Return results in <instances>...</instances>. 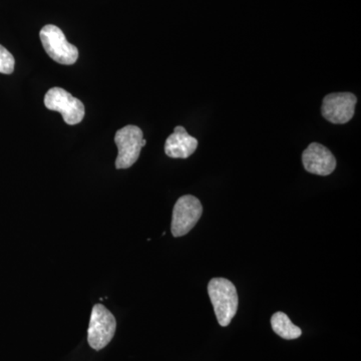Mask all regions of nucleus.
<instances>
[{
	"label": "nucleus",
	"mask_w": 361,
	"mask_h": 361,
	"mask_svg": "<svg viewBox=\"0 0 361 361\" xmlns=\"http://www.w3.org/2000/svg\"><path fill=\"white\" fill-rule=\"evenodd\" d=\"M208 293L221 326L231 323L238 310V294L235 285L225 278H213L208 285Z\"/></svg>",
	"instance_id": "nucleus-1"
},
{
	"label": "nucleus",
	"mask_w": 361,
	"mask_h": 361,
	"mask_svg": "<svg viewBox=\"0 0 361 361\" xmlns=\"http://www.w3.org/2000/svg\"><path fill=\"white\" fill-rule=\"evenodd\" d=\"M40 40L49 58L61 65L77 63L78 49L66 39L65 33L58 26L47 25L39 32Z\"/></svg>",
	"instance_id": "nucleus-2"
},
{
	"label": "nucleus",
	"mask_w": 361,
	"mask_h": 361,
	"mask_svg": "<svg viewBox=\"0 0 361 361\" xmlns=\"http://www.w3.org/2000/svg\"><path fill=\"white\" fill-rule=\"evenodd\" d=\"M116 322L115 316L102 304L92 307L90 326L87 330V342L94 350L106 348L115 336Z\"/></svg>",
	"instance_id": "nucleus-3"
},
{
	"label": "nucleus",
	"mask_w": 361,
	"mask_h": 361,
	"mask_svg": "<svg viewBox=\"0 0 361 361\" xmlns=\"http://www.w3.org/2000/svg\"><path fill=\"white\" fill-rule=\"evenodd\" d=\"M203 206L200 200L192 195H185L176 202L173 210L171 231L173 236L182 237L188 234L200 220Z\"/></svg>",
	"instance_id": "nucleus-4"
},
{
	"label": "nucleus",
	"mask_w": 361,
	"mask_h": 361,
	"mask_svg": "<svg viewBox=\"0 0 361 361\" xmlns=\"http://www.w3.org/2000/svg\"><path fill=\"white\" fill-rule=\"evenodd\" d=\"M142 139V130L137 126H126L116 133L115 142L118 149L116 169H128L134 165L141 154Z\"/></svg>",
	"instance_id": "nucleus-5"
},
{
	"label": "nucleus",
	"mask_w": 361,
	"mask_h": 361,
	"mask_svg": "<svg viewBox=\"0 0 361 361\" xmlns=\"http://www.w3.org/2000/svg\"><path fill=\"white\" fill-rule=\"evenodd\" d=\"M44 106L49 110L61 113L68 125H78L85 118L84 104L61 87H52L47 92Z\"/></svg>",
	"instance_id": "nucleus-6"
},
{
	"label": "nucleus",
	"mask_w": 361,
	"mask_h": 361,
	"mask_svg": "<svg viewBox=\"0 0 361 361\" xmlns=\"http://www.w3.org/2000/svg\"><path fill=\"white\" fill-rule=\"evenodd\" d=\"M357 99L351 92H334L324 97L322 113L332 123H346L355 116Z\"/></svg>",
	"instance_id": "nucleus-7"
},
{
	"label": "nucleus",
	"mask_w": 361,
	"mask_h": 361,
	"mask_svg": "<svg viewBox=\"0 0 361 361\" xmlns=\"http://www.w3.org/2000/svg\"><path fill=\"white\" fill-rule=\"evenodd\" d=\"M304 168L311 174L329 176L336 168V160L326 147L318 142H312L303 152Z\"/></svg>",
	"instance_id": "nucleus-8"
},
{
	"label": "nucleus",
	"mask_w": 361,
	"mask_h": 361,
	"mask_svg": "<svg viewBox=\"0 0 361 361\" xmlns=\"http://www.w3.org/2000/svg\"><path fill=\"white\" fill-rule=\"evenodd\" d=\"M198 148V140L188 134L184 127L175 128L165 142L166 155L173 159H187Z\"/></svg>",
	"instance_id": "nucleus-9"
},
{
	"label": "nucleus",
	"mask_w": 361,
	"mask_h": 361,
	"mask_svg": "<svg viewBox=\"0 0 361 361\" xmlns=\"http://www.w3.org/2000/svg\"><path fill=\"white\" fill-rule=\"evenodd\" d=\"M273 331L281 338L293 341L302 336V330L293 324L288 316L283 312H276L271 317Z\"/></svg>",
	"instance_id": "nucleus-10"
},
{
	"label": "nucleus",
	"mask_w": 361,
	"mask_h": 361,
	"mask_svg": "<svg viewBox=\"0 0 361 361\" xmlns=\"http://www.w3.org/2000/svg\"><path fill=\"white\" fill-rule=\"evenodd\" d=\"M16 61L13 54H11L6 47L0 45V73L4 75H11L14 71Z\"/></svg>",
	"instance_id": "nucleus-11"
}]
</instances>
